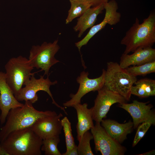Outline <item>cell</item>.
<instances>
[{"label":"cell","instance_id":"603a6c76","mask_svg":"<svg viewBox=\"0 0 155 155\" xmlns=\"http://www.w3.org/2000/svg\"><path fill=\"white\" fill-rule=\"evenodd\" d=\"M93 138L92 134L89 131L84 133L77 146L78 155H94L90 144V140Z\"/></svg>","mask_w":155,"mask_h":155},{"label":"cell","instance_id":"44dd1931","mask_svg":"<svg viewBox=\"0 0 155 155\" xmlns=\"http://www.w3.org/2000/svg\"><path fill=\"white\" fill-rule=\"evenodd\" d=\"M126 69L133 76H144L155 72V61L140 65L130 66Z\"/></svg>","mask_w":155,"mask_h":155},{"label":"cell","instance_id":"52a82bcc","mask_svg":"<svg viewBox=\"0 0 155 155\" xmlns=\"http://www.w3.org/2000/svg\"><path fill=\"white\" fill-rule=\"evenodd\" d=\"M44 75H40V78L37 79L35 78L34 75H32L24 83V85L25 87L22 88L14 96L16 99L19 101H29L33 104L38 100L37 92L40 90L43 91L47 92L50 96L53 103L67 115L65 107L61 106L55 102L50 90V86L57 84V81L52 82L49 78L48 75L46 79L44 78Z\"/></svg>","mask_w":155,"mask_h":155},{"label":"cell","instance_id":"6da1fadb","mask_svg":"<svg viewBox=\"0 0 155 155\" xmlns=\"http://www.w3.org/2000/svg\"><path fill=\"white\" fill-rule=\"evenodd\" d=\"M155 42V12L152 11L141 24L138 18H136L120 43L125 47L123 53L127 54L140 49L152 47Z\"/></svg>","mask_w":155,"mask_h":155},{"label":"cell","instance_id":"d6986e66","mask_svg":"<svg viewBox=\"0 0 155 155\" xmlns=\"http://www.w3.org/2000/svg\"><path fill=\"white\" fill-rule=\"evenodd\" d=\"M131 88V94L141 98L155 95V80L145 78L137 80Z\"/></svg>","mask_w":155,"mask_h":155},{"label":"cell","instance_id":"ffe728a7","mask_svg":"<svg viewBox=\"0 0 155 155\" xmlns=\"http://www.w3.org/2000/svg\"><path fill=\"white\" fill-rule=\"evenodd\" d=\"M71 6L65 23L69 24L75 18L80 16L91 6L88 4L80 1L74 0L70 1Z\"/></svg>","mask_w":155,"mask_h":155},{"label":"cell","instance_id":"2e32d148","mask_svg":"<svg viewBox=\"0 0 155 155\" xmlns=\"http://www.w3.org/2000/svg\"><path fill=\"white\" fill-rule=\"evenodd\" d=\"M101 126L108 135L114 140L121 144L126 139L133 127V122L130 121L124 123H120L110 119H102Z\"/></svg>","mask_w":155,"mask_h":155},{"label":"cell","instance_id":"f1b7e54d","mask_svg":"<svg viewBox=\"0 0 155 155\" xmlns=\"http://www.w3.org/2000/svg\"><path fill=\"white\" fill-rule=\"evenodd\" d=\"M155 154V150H153L148 152H146L142 154H140V155H154Z\"/></svg>","mask_w":155,"mask_h":155},{"label":"cell","instance_id":"7402d4cb","mask_svg":"<svg viewBox=\"0 0 155 155\" xmlns=\"http://www.w3.org/2000/svg\"><path fill=\"white\" fill-rule=\"evenodd\" d=\"M60 142L59 136L43 139L41 151L44 152L45 155H62L57 148Z\"/></svg>","mask_w":155,"mask_h":155},{"label":"cell","instance_id":"e0dca14e","mask_svg":"<svg viewBox=\"0 0 155 155\" xmlns=\"http://www.w3.org/2000/svg\"><path fill=\"white\" fill-rule=\"evenodd\" d=\"M86 103H81L74 105L73 107L77 113L78 122L76 128L77 132V139L80 141L84 134L89 131L94 126L92 117V108H88Z\"/></svg>","mask_w":155,"mask_h":155},{"label":"cell","instance_id":"5b68a950","mask_svg":"<svg viewBox=\"0 0 155 155\" xmlns=\"http://www.w3.org/2000/svg\"><path fill=\"white\" fill-rule=\"evenodd\" d=\"M6 82L14 96L22 88L24 83L34 75V69L28 59L22 56L10 59L5 66Z\"/></svg>","mask_w":155,"mask_h":155},{"label":"cell","instance_id":"30bf717a","mask_svg":"<svg viewBox=\"0 0 155 155\" xmlns=\"http://www.w3.org/2000/svg\"><path fill=\"white\" fill-rule=\"evenodd\" d=\"M105 70L103 69L101 75L99 77L90 79L88 77V72L83 71L77 78L79 87L75 94H71V99L63 103L65 107H72L75 104L81 103L82 98L86 94L91 91H98L104 85Z\"/></svg>","mask_w":155,"mask_h":155},{"label":"cell","instance_id":"8992f818","mask_svg":"<svg viewBox=\"0 0 155 155\" xmlns=\"http://www.w3.org/2000/svg\"><path fill=\"white\" fill-rule=\"evenodd\" d=\"M58 40L53 42H44L40 45H33L30 51L28 60L32 66L44 71V75H48L51 67L59 61L55 57L60 49Z\"/></svg>","mask_w":155,"mask_h":155},{"label":"cell","instance_id":"3957f363","mask_svg":"<svg viewBox=\"0 0 155 155\" xmlns=\"http://www.w3.org/2000/svg\"><path fill=\"white\" fill-rule=\"evenodd\" d=\"M42 141L29 127L11 132L0 142L9 155H41Z\"/></svg>","mask_w":155,"mask_h":155},{"label":"cell","instance_id":"484cf974","mask_svg":"<svg viewBox=\"0 0 155 155\" xmlns=\"http://www.w3.org/2000/svg\"><path fill=\"white\" fill-rule=\"evenodd\" d=\"M69 1L77 0L85 2L90 5L92 7L98 6L104 4L108 1V0H69Z\"/></svg>","mask_w":155,"mask_h":155},{"label":"cell","instance_id":"ba28073f","mask_svg":"<svg viewBox=\"0 0 155 155\" xmlns=\"http://www.w3.org/2000/svg\"><path fill=\"white\" fill-rule=\"evenodd\" d=\"M97 91L94 105L92 108V117L96 123H100L113 104L126 103L127 100L121 95L109 90L104 86Z\"/></svg>","mask_w":155,"mask_h":155},{"label":"cell","instance_id":"4fadbf2b","mask_svg":"<svg viewBox=\"0 0 155 155\" xmlns=\"http://www.w3.org/2000/svg\"><path fill=\"white\" fill-rule=\"evenodd\" d=\"M147 103L134 100L131 103L119 104V106L129 113L133 119V127L136 128L140 124L145 122L155 124V113L151 109L153 106Z\"/></svg>","mask_w":155,"mask_h":155},{"label":"cell","instance_id":"ac0fdd59","mask_svg":"<svg viewBox=\"0 0 155 155\" xmlns=\"http://www.w3.org/2000/svg\"><path fill=\"white\" fill-rule=\"evenodd\" d=\"M104 4L90 7L78 18L73 29L75 31L79 32L78 38L80 37L88 29L94 26L97 16L104 9Z\"/></svg>","mask_w":155,"mask_h":155},{"label":"cell","instance_id":"8fae6325","mask_svg":"<svg viewBox=\"0 0 155 155\" xmlns=\"http://www.w3.org/2000/svg\"><path fill=\"white\" fill-rule=\"evenodd\" d=\"M118 8L117 3L115 0H111L104 4L105 13L103 20L100 23L92 27L84 38L75 43L80 52L81 47L86 44L90 39L107 24L110 25H115L120 22L121 14L117 11Z\"/></svg>","mask_w":155,"mask_h":155},{"label":"cell","instance_id":"83f0119b","mask_svg":"<svg viewBox=\"0 0 155 155\" xmlns=\"http://www.w3.org/2000/svg\"><path fill=\"white\" fill-rule=\"evenodd\" d=\"M0 155H9L0 142Z\"/></svg>","mask_w":155,"mask_h":155},{"label":"cell","instance_id":"277c9868","mask_svg":"<svg viewBox=\"0 0 155 155\" xmlns=\"http://www.w3.org/2000/svg\"><path fill=\"white\" fill-rule=\"evenodd\" d=\"M137 80L136 77L131 75L126 69L121 67L118 63H107L104 86L121 95L127 101L130 99L131 88Z\"/></svg>","mask_w":155,"mask_h":155},{"label":"cell","instance_id":"9c48e42d","mask_svg":"<svg viewBox=\"0 0 155 155\" xmlns=\"http://www.w3.org/2000/svg\"><path fill=\"white\" fill-rule=\"evenodd\" d=\"M100 123H96L91 129L96 152L102 155H123L126 148L114 140L107 133Z\"/></svg>","mask_w":155,"mask_h":155},{"label":"cell","instance_id":"7c38bea8","mask_svg":"<svg viewBox=\"0 0 155 155\" xmlns=\"http://www.w3.org/2000/svg\"><path fill=\"white\" fill-rule=\"evenodd\" d=\"M63 117L62 114L60 113L58 115L41 118L30 127L42 140L59 136L63 128L60 120Z\"/></svg>","mask_w":155,"mask_h":155},{"label":"cell","instance_id":"5bb4252c","mask_svg":"<svg viewBox=\"0 0 155 155\" xmlns=\"http://www.w3.org/2000/svg\"><path fill=\"white\" fill-rule=\"evenodd\" d=\"M24 104L17 100L7 83L5 73L0 71V122L3 125L5 122L9 111L11 109L22 107Z\"/></svg>","mask_w":155,"mask_h":155},{"label":"cell","instance_id":"cb8c5ba5","mask_svg":"<svg viewBox=\"0 0 155 155\" xmlns=\"http://www.w3.org/2000/svg\"><path fill=\"white\" fill-rule=\"evenodd\" d=\"M61 121L65 134L66 150H69L75 145L72 133L71 123L66 117H64Z\"/></svg>","mask_w":155,"mask_h":155},{"label":"cell","instance_id":"4316f807","mask_svg":"<svg viewBox=\"0 0 155 155\" xmlns=\"http://www.w3.org/2000/svg\"><path fill=\"white\" fill-rule=\"evenodd\" d=\"M62 155H78L77 146L75 145L73 148L66 150L65 152L62 154Z\"/></svg>","mask_w":155,"mask_h":155},{"label":"cell","instance_id":"d4e9b609","mask_svg":"<svg viewBox=\"0 0 155 155\" xmlns=\"http://www.w3.org/2000/svg\"><path fill=\"white\" fill-rule=\"evenodd\" d=\"M152 123L150 122H144L138 127L133 142V147L135 146L143 137Z\"/></svg>","mask_w":155,"mask_h":155},{"label":"cell","instance_id":"7a4b0ae2","mask_svg":"<svg viewBox=\"0 0 155 155\" xmlns=\"http://www.w3.org/2000/svg\"><path fill=\"white\" fill-rule=\"evenodd\" d=\"M57 114L54 111H39L31 102L26 101L22 106L11 109L9 111L5 124L1 129L0 142L3 141L11 132L30 127L39 118Z\"/></svg>","mask_w":155,"mask_h":155},{"label":"cell","instance_id":"9a60e30c","mask_svg":"<svg viewBox=\"0 0 155 155\" xmlns=\"http://www.w3.org/2000/svg\"><path fill=\"white\" fill-rule=\"evenodd\" d=\"M155 61V49L152 47L138 49L131 54L123 53L119 64L124 69Z\"/></svg>","mask_w":155,"mask_h":155}]
</instances>
